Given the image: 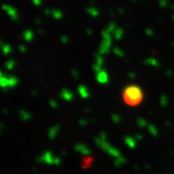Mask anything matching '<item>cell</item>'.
<instances>
[{
  "label": "cell",
  "instance_id": "obj_1",
  "mask_svg": "<svg viewBox=\"0 0 174 174\" xmlns=\"http://www.w3.org/2000/svg\"><path fill=\"white\" fill-rule=\"evenodd\" d=\"M142 90L137 87H128L125 91V99L129 103L135 104L142 100Z\"/></svg>",
  "mask_w": 174,
  "mask_h": 174
},
{
  "label": "cell",
  "instance_id": "obj_2",
  "mask_svg": "<svg viewBox=\"0 0 174 174\" xmlns=\"http://www.w3.org/2000/svg\"><path fill=\"white\" fill-rule=\"evenodd\" d=\"M97 81L102 83V84H106L109 82V77H108V74L106 73V72L101 70L99 73H97Z\"/></svg>",
  "mask_w": 174,
  "mask_h": 174
},
{
  "label": "cell",
  "instance_id": "obj_3",
  "mask_svg": "<svg viewBox=\"0 0 174 174\" xmlns=\"http://www.w3.org/2000/svg\"><path fill=\"white\" fill-rule=\"evenodd\" d=\"M61 96H62L64 99H66V100H67V101H70V100L73 99V95L71 91L64 89V90L61 92Z\"/></svg>",
  "mask_w": 174,
  "mask_h": 174
},
{
  "label": "cell",
  "instance_id": "obj_4",
  "mask_svg": "<svg viewBox=\"0 0 174 174\" xmlns=\"http://www.w3.org/2000/svg\"><path fill=\"white\" fill-rule=\"evenodd\" d=\"M79 92H80L81 96L83 98H87V97H88V96H89L88 90H87V88L84 87V86H82V85L79 87Z\"/></svg>",
  "mask_w": 174,
  "mask_h": 174
},
{
  "label": "cell",
  "instance_id": "obj_5",
  "mask_svg": "<svg viewBox=\"0 0 174 174\" xmlns=\"http://www.w3.org/2000/svg\"><path fill=\"white\" fill-rule=\"evenodd\" d=\"M58 131V127H52V128L50 130V133H49L50 138V139L55 138V136H56V134H57Z\"/></svg>",
  "mask_w": 174,
  "mask_h": 174
},
{
  "label": "cell",
  "instance_id": "obj_6",
  "mask_svg": "<svg viewBox=\"0 0 174 174\" xmlns=\"http://www.w3.org/2000/svg\"><path fill=\"white\" fill-rule=\"evenodd\" d=\"M114 33H115L116 38H118V39H120V38L122 37V35H123V31H122L121 29H116Z\"/></svg>",
  "mask_w": 174,
  "mask_h": 174
},
{
  "label": "cell",
  "instance_id": "obj_7",
  "mask_svg": "<svg viewBox=\"0 0 174 174\" xmlns=\"http://www.w3.org/2000/svg\"><path fill=\"white\" fill-rule=\"evenodd\" d=\"M87 13H88L90 15H92V16H96V15L98 14L97 10H96V9H95V8H93V7L88 8V9H87Z\"/></svg>",
  "mask_w": 174,
  "mask_h": 174
},
{
  "label": "cell",
  "instance_id": "obj_8",
  "mask_svg": "<svg viewBox=\"0 0 174 174\" xmlns=\"http://www.w3.org/2000/svg\"><path fill=\"white\" fill-rule=\"evenodd\" d=\"M51 13H52V15H53L56 19H60V18L62 17V13L58 11V10H53Z\"/></svg>",
  "mask_w": 174,
  "mask_h": 174
},
{
  "label": "cell",
  "instance_id": "obj_9",
  "mask_svg": "<svg viewBox=\"0 0 174 174\" xmlns=\"http://www.w3.org/2000/svg\"><path fill=\"white\" fill-rule=\"evenodd\" d=\"M151 64V65H153V66H158V62L157 61V60H155L154 58H148V59H147L146 60V64Z\"/></svg>",
  "mask_w": 174,
  "mask_h": 174
},
{
  "label": "cell",
  "instance_id": "obj_10",
  "mask_svg": "<svg viewBox=\"0 0 174 174\" xmlns=\"http://www.w3.org/2000/svg\"><path fill=\"white\" fill-rule=\"evenodd\" d=\"M148 130H149V132H151V133H153V135H155V136L157 134V129L155 128L154 126H149Z\"/></svg>",
  "mask_w": 174,
  "mask_h": 174
},
{
  "label": "cell",
  "instance_id": "obj_11",
  "mask_svg": "<svg viewBox=\"0 0 174 174\" xmlns=\"http://www.w3.org/2000/svg\"><path fill=\"white\" fill-rule=\"evenodd\" d=\"M126 142L127 143H128V142H130V144L129 146L130 147H133V146L135 145V142H134V140H133V139H129V138H126Z\"/></svg>",
  "mask_w": 174,
  "mask_h": 174
},
{
  "label": "cell",
  "instance_id": "obj_12",
  "mask_svg": "<svg viewBox=\"0 0 174 174\" xmlns=\"http://www.w3.org/2000/svg\"><path fill=\"white\" fill-rule=\"evenodd\" d=\"M114 52L115 53H118V56H120V57H122V56H124V54H123V52L119 50V49H118V48H116V49H114Z\"/></svg>",
  "mask_w": 174,
  "mask_h": 174
},
{
  "label": "cell",
  "instance_id": "obj_13",
  "mask_svg": "<svg viewBox=\"0 0 174 174\" xmlns=\"http://www.w3.org/2000/svg\"><path fill=\"white\" fill-rule=\"evenodd\" d=\"M138 124H139L141 127H144V125H146V121L143 120V119H142V118H140V119L138 120Z\"/></svg>",
  "mask_w": 174,
  "mask_h": 174
},
{
  "label": "cell",
  "instance_id": "obj_14",
  "mask_svg": "<svg viewBox=\"0 0 174 174\" xmlns=\"http://www.w3.org/2000/svg\"><path fill=\"white\" fill-rule=\"evenodd\" d=\"M112 118L115 122H119V117L118 116H112Z\"/></svg>",
  "mask_w": 174,
  "mask_h": 174
}]
</instances>
